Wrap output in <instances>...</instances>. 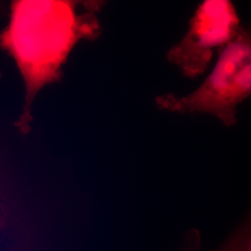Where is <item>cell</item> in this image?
Returning a JSON list of instances; mask_svg holds the SVG:
<instances>
[{
	"label": "cell",
	"mask_w": 251,
	"mask_h": 251,
	"mask_svg": "<svg viewBox=\"0 0 251 251\" xmlns=\"http://www.w3.org/2000/svg\"><path fill=\"white\" fill-rule=\"evenodd\" d=\"M100 1L15 0L8 25L0 33V49L13 59L25 84L22 112L14 126L31 130L33 106L46 86L62 79L63 66L82 40L100 35Z\"/></svg>",
	"instance_id": "cell-1"
},
{
	"label": "cell",
	"mask_w": 251,
	"mask_h": 251,
	"mask_svg": "<svg viewBox=\"0 0 251 251\" xmlns=\"http://www.w3.org/2000/svg\"><path fill=\"white\" fill-rule=\"evenodd\" d=\"M251 97V27L242 25L198 88L186 95L162 94L155 104L171 113L209 115L231 127L237 124L238 107Z\"/></svg>",
	"instance_id": "cell-2"
},
{
	"label": "cell",
	"mask_w": 251,
	"mask_h": 251,
	"mask_svg": "<svg viewBox=\"0 0 251 251\" xmlns=\"http://www.w3.org/2000/svg\"><path fill=\"white\" fill-rule=\"evenodd\" d=\"M241 26L239 13L232 1L204 0L190 18L184 36L169 50L167 59L183 76L197 78L207 71L215 55Z\"/></svg>",
	"instance_id": "cell-3"
},
{
	"label": "cell",
	"mask_w": 251,
	"mask_h": 251,
	"mask_svg": "<svg viewBox=\"0 0 251 251\" xmlns=\"http://www.w3.org/2000/svg\"><path fill=\"white\" fill-rule=\"evenodd\" d=\"M242 228L239 225L222 246L210 251H242ZM179 251H205L202 248L201 236L198 231L191 230L186 234Z\"/></svg>",
	"instance_id": "cell-4"
},
{
	"label": "cell",
	"mask_w": 251,
	"mask_h": 251,
	"mask_svg": "<svg viewBox=\"0 0 251 251\" xmlns=\"http://www.w3.org/2000/svg\"><path fill=\"white\" fill-rule=\"evenodd\" d=\"M242 228V251H251V213L240 224Z\"/></svg>",
	"instance_id": "cell-5"
},
{
	"label": "cell",
	"mask_w": 251,
	"mask_h": 251,
	"mask_svg": "<svg viewBox=\"0 0 251 251\" xmlns=\"http://www.w3.org/2000/svg\"><path fill=\"white\" fill-rule=\"evenodd\" d=\"M0 77H1V73H0Z\"/></svg>",
	"instance_id": "cell-6"
}]
</instances>
